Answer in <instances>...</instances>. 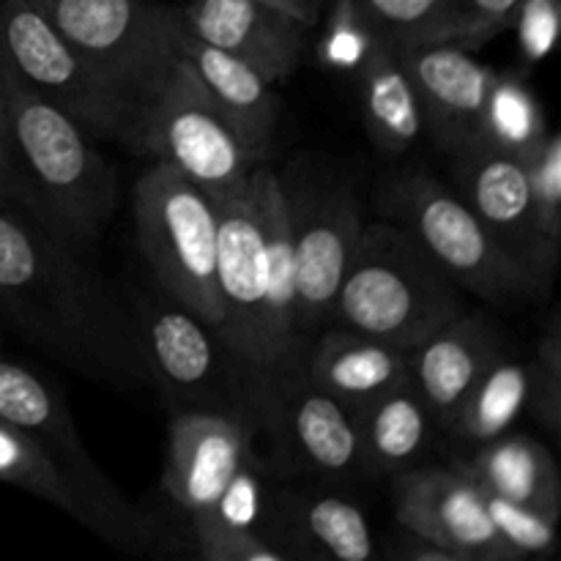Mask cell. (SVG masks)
I'll list each match as a JSON object with an SVG mask.
<instances>
[{"label": "cell", "instance_id": "1", "mask_svg": "<svg viewBox=\"0 0 561 561\" xmlns=\"http://www.w3.org/2000/svg\"><path fill=\"white\" fill-rule=\"evenodd\" d=\"M0 327L96 383H151L135 307L80 252L9 208H0Z\"/></svg>", "mask_w": 561, "mask_h": 561}, {"label": "cell", "instance_id": "2", "mask_svg": "<svg viewBox=\"0 0 561 561\" xmlns=\"http://www.w3.org/2000/svg\"><path fill=\"white\" fill-rule=\"evenodd\" d=\"M115 197V170L93 137L0 60V208L82 252L107 230Z\"/></svg>", "mask_w": 561, "mask_h": 561}, {"label": "cell", "instance_id": "3", "mask_svg": "<svg viewBox=\"0 0 561 561\" xmlns=\"http://www.w3.org/2000/svg\"><path fill=\"white\" fill-rule=\"evenodd\" d=\"M466 310L463 290L398 225L365 222L329 327L414 351Z\"/></svg>", "mask_w": 561, "mask_h": 561}, {"label": "cell", "instance_id": "4", "mask_svg": "<svg viewBox=\"0 0 561 561\" xmlns=\"http://www.w3.org/2000/svg\"><path fill=\"white\" fill-rule=\"evenodd\" d=\"M381 219L409 233L463 294L491 305H526L546 285L515 261L458 192L427 170H403L378 190Z\"/></svg>", "mask_w": 561, "mask_h": 561}, {"label": "cell", "instance_id": "5", "mask_svg": "<svg viewBox=\"0 0 561 561\" xmlns=\"http://www.w3.org/2000/svg\"><path fill=\"white\" fill-rule=\"evenodd\" d=\"M0 420L20 427L49 460L71 499V518L121 553H148L153 535L135 504L96 466L64 392L0 351Z\"/></svg>", "mask_w": 561, "mask_h": 561}, {"label": "cell", "instance_id": "6", "mask_svg": "<svg viewBox=\"0 0 561 561\" xmlns=\"http://www.w3.org/2000/svg\"><path fill=\"white\" fill-rule=\"evenodd\" d=\"M126 146L173 168L211 197L244 192L263 164L175 49L151 85L137 96Z\"/></svg>", "mask_w": 561, "mask_h": 561}, {"label": "cell", "instance_id": "7", "mask_svg": "<svg viewBox=\"0 0 561 561\" xmlns=\"http://www.w3.org/2000/svg\"><path fill=\"white\" fill-rule=\"evenodd\" d=\"M142 334L148 378L173 411L239 420L261 433L266 403L219 329L164 290L131 299Z\"/></svg>", "mask_w": 561, "mask_h": 561}, {"label": "cell", "instance_id": "8", "mask_svg": "<svg viewBox=\"0 0 561 561\" xmlns=\"http://www.w3.org/2000/svg\"><path fill=\"white\" fill-rule=\"evenodd\" d=\"M135 230L159 290L219 327L217 197L153 162L135 184Z\"/></svg>", "mask_w": 561, "mask_h": 561}, {"label": "cell", "instance_id": "9", "mask_svg": "<svg viewBox=\"0 0 561 561\" xmlns=\"http://www.w3.org/2000/svg\"><path fill=\"white\" fill-rule=\"evenodd\" d=\"M294 252L296 305L307 343L332 321L340 283L356 250L365 217L354 186L321 168L294 162L279 175Z\"/></svg>", "mask_w": 561, "mask_h": 561}, {"label": "cell", "instance_id": "10", "mask_svg": "<svg viewBox=\"0 0 561 561\" xmlns=\"http://www.w3.org/2000/svg\"><path fill=\"white\" fill-rule=\"evenodd\" d=\"M0 60L93 140L126 142L135 102L88 64L31 0H0Z\"/></svg>", "mask_w": 561, "mask_h": 561}, {"label": "cell", "instance_id": "11", "mask_svg": "<svg viewBox=\"0 0 561 561\" xmlns=\"http://www.w3.org/2000/svg\"><path fill=\"white\" fill-rule=\"evenodd\" d=\"M217 294L222 305L217 329L261 392L268 414L277 394V370L266 329L268 255L255 175L239 195L217 197Z\"/></svg>", "mask_w": 561, "mask_h": 561}, {"label": "cell", "instance_id": "12", "mask_svg": "<svg viewBox=\"0 0 561 561\" xmlns=\"http://www.w3.org/2000/svg\"><path fill=\"white\" fill-rule=\"evenodd\" d=\"M131 102L173 53L175 9L157 0H31Z\"/></svg>", "mask_w": 561, "mask_h": 561}, {"label": "cell", "instance_id": "13", "mask_svg": "<svg viewBox=\"0 0 561 561\" xmlns=\"http://www.w3.org/2000/svg\"><path fill=\"white\" fill-rule=\"evenodd\" d=\"M449 168L460 201L548 288L557 274L561 247L551 244L537 222L524 162L485 142L469 140L449 151Z\"/></svg>", "mask_w": 561, "mask_h": 561}, {"label": "cell", "instance_id": "14", "mask_svg": "<svg viewBox=\"0 0 561 561\" xmlns=\"http://www.w3.org/2000/svg\"><path fill=\"white\" fill-rule=\"evenodd\" d=\"M257 436H268L274 463L288 474L321 482L367 480L356 414L305 376L272 400Z\"/></svg>", "mask_w": 561, "mask_h": 561}, {"label": "cell", "instance_id": "15", "mask_svg": "<svg viewBox=\"0 0 561 561\" xmlns=\"http://www.w3.org/2000/svg\"><path fill=\"white\" fill-rule=\"evenodd\" d=\"M394 518L405 531L463 561H515L520 559L493 526L480 488L444 466H409L392 480Z\"/></svg>", "mask_w": 561, "mask_h": 561}, {"label": "cell", "instance_id": "16", "mask_svg": "<svg viewBox=\"0 0 561 561\" xmlns=\"http://www.w3.org/2000/svg\"><path fill=\"white\" fill-rule=\"evenodd\" d=\"M255 431L239 420L175 411L164 455V491L184 513L211 510L255 449Z\"/></svg>", "mask_w": 561, "mask_h": 561}, {"label": "cell", "instance_id": "17", "mask_svg": "<svg viewBox=\"0 0 561 561\" xmlns=\"http://www.w3.org/2000/svg\"><path fill=\"white\" fill-rule=\"evenodd\" d=\"M398 55L420 99L425 129L438 148L449 153L463 142L477 140L496 71L480 64L471 49L449 42L403 47Z\"/></svg>", "mask_w": 561, "mask_h": 561}, {"label": "cell", "instance_id": "18", "mask_svg": "<svg viewBox=\"0 0 561 561\" xmlns=\"http://www.w3.org/2000/svg\"><path fill=\"white\" fill-rule=\"evenodd\" d=\"M179 16L186 31L250 64L274 85L288 80L305 55L307 25L261 0H186Z\"/></svg>", "mask_w": 561, "mask_h": 561}, {"label": "cell", "instance_id": "19", "mask_svg": "<svg viewBox=\"0 0 561 561\" xmlns=\"http://www.w3.org/2000/svg\"><path fill=\"white\" fill-rule=\"evenodd\" d=\"M263 537L285 559L370 561L378 557L370 520L354 499L334 493H268Z\"/></svg>", "mask_w": 561, "mask_h": 561}, {"label": "cell", "instance_id": "20", "mask_svg": "<svg viewBox=\"0 0 561 561\" xmlns=\"http://www.w3.org/2000/svg\"><path fill=\"white\" fill-rule=\"evenodd\" d=\"M173 49L190 66L195 80L201 82L208 99L217 104L219 113L239 131L252 157L263 162L266 153L272 151L279 118V99L272 91L274 82L257 75L244 60L233 58L225 49L211 47L203 38H197L195 33L186 31L179 9H175L173 20Z\"/></svg>", "mask_w": 561, "mask_h": 561}, {"label": "cell", "instance_id": "21", "mask_svg": "<svg viewBox=\"0 0 561 561\" xmlns=\"http://www.w3.org/2000/svg\"><path fill=\"white\" fill-rule=\"evenodd\" d=\"M504 345L499 329L485 316L463 310L411 351L409 378L431 409L438 431H447L466 392Z\"/></svg>", "mask_w": 561, "mask_h": 561}, {"label": "cell", "instance_id": "22", "mask_svg": "<svg viewBox=\"0 0 561 561\" xmlns=\"http://www.w3.org/2000/svg\"><path fill=\"white\" fill-rule=\"evenodd\" d=\"M411 351L345 327H327L307 348L305 378L359 414L409 378Z\"/></svg>", "mask_w": 561, "mask_h": 561}, {"label": "cell", "instance_id": "23", "mask_svg": "<svg viewBox=\"0 0 561 561\" xmlns=\"http://www.w3.org/2000/svg\"><path fill=\"white\" fill-rule=\"evenodd\" d=\"M455 469L469 477L480 491L526 504L548 518H561V477L546 444L529 436H507L474 447L471 458Z\"/></svg>", "mask_w": 561, "mask_h": 561}, {"label": "cell", "instance_id": "24", "mask_svg": "<svg viewBox=\"0 0 561 561\" xmlns=\"http://www.w3.org/2000/svg\"><path fill=\"white\" fill-rule=\"evenodd\" d=\"M356 80L362 121L378 151L387 157L411 151L425 131V115L398 49L378 38L365 64L356 69Z\"/></svg>", "mask_w": 561, "mask_h": 561}, {"label": "cell", "instance_id": "25", "mask_svg": "<svg viewBox=\"0 0 561 561\" xmlns=\"http://www.w3.org/2000/svg\"><path fill=\"white\" fill-rule=\"evenodd\" d=\"M367 477H387L420 460L438 431L431 409L411 383L400 381L356 414Z\"/></svg>", "mask_w": 561, "mask_h": 561}, {"label": "cell", "instance_id": "26", "mask_svg": "<svg viewBox=\"0 0 561 561\" xmlns=\"http://www.w3.org/2000/svg\"><path fill=\"white\" fill-rule=\"evenodd\" d=\"M529 383L531 362L504 345L477 378L474 387L466 392L447 433L469 447H482L507 436L529 403Z\"/></svg>", "mask_w": 561, "mask_h": 561}, {"label": "cell", "instance_id": "27", "mask_svg": "<svg viewBox=\"0 0 561 561\" xmlns=\"http://www.w3.org/2000/svg\"><path fill=\"white\" fill-rule=\"evenodd\" d=\"M548 129L551 126L546 124V113L535 93L526 88V82L515 75L496 71L491 91H488L485 110H482L477 140L515 159H524Z\"/></svg>", "mask_w": 561, "mask_h": 561}, {"label": "cell", "instance_id": "28", "mask_svg": "<svg viewBox=\"0 0 561 561\" xmlns=\"http://www.w3.org/2000/svg\"><path fill=\"white\" fill-rule=\"evenodd\" d=\"M378 38L392 47L444 42L449 0H356Z\"/></svg>", "mask_w": 561, "mask_h": 561}, {"label": "cell", "instance_id": "29", "mask_svg": "<svg viewBox=\"0 0 561 561\" xmlns=\"http://www.w3.org/2000/svg\"><path fill=\"white\" fill-rule=\"evenodd\" d=\"M0 482L25 491L71 515V499L58 471L16 425L0 420Z\"/></svg>", "mask_w": 561, "mask_h": 561}, {"label": "cell", "instance_id": "30", "mask_svg": "<svg viewBox=\"0 0 561 561\" xmlns=\"http://www.w3.org/2000/svg\"><path fill=\"white\" fill-rule=\"evenodd\" d=\"M524 173L529 181L531 203H535L537 222L551 244L561 247V137L557 129H548L535 148L526 153Z\"/></svg>", "mask_w": 561, "mask_h": 561}, {"label": "cell", "instance_id": "31", "mask_svg": "<svg viewBox=\"0 0 561 561\" xmlns=\"http://www.w3.org/2000/svg\"><path fill=\"white\" fill-rule=\"evenodd\" d=\"M376 42V31L362 14L359 3L356 0H334L321 44H318V58L334 71H356L365 64Z\"/></svg>", "mask_w": 561, "mask_h": 561}, {"label": "cell", "instance_id": "32", "mask_svg": "<svg viewBox=\"0 0 561 561\" xmlns=\"http://www.w3.org/2000/svg\"><path fill=\"white\" fill-rule=\"evenodd\" d=\"M482 496H485L488 515H491L496 531L520 559L546 557V553L557 548L559 520L548 518V515L537 513V510L526 507V504L496 496V493L482 491Z\"/></svg>", "mask_w": 561, "mask_h": 561}, {"label": "cell", "instance_id": "33", "mask_svg": "<svg viewBox=\"0 0 561 561\" xmlns=\"http://www.w3.org/2000/svg\"><path fill=\"white\" fill-rule=\"evenodd\" d=\"M195 557L206 561H288L277 546L257 531H239L206 515H190Z\"/></svg>", "mask_w": 561, "mask_h": 561}, {"label": "cell", "instance_id": "34", "mask_svg": "<svg viewBox=\"0 0 561 561\" xmlns=\"http://www.w3.org/2000/svg\"><path fill=\"white\" fill-rule=\"evenodd\" d=\"M518 5L520 0H449L444 42L474 53L507 31Z\"/></svg>", "mask_w": 561, "mask_h": 561}, {"label": "cell", "instance_id": "35", "mask_svg": "<svg viewBox=\"0 0 561 561\" xmlns=\"http://www.w3.org/2000/svg\"><path fill=\"white\" fill-rule=\"evenodd\" d=\"M526 409L548 433H559L561 427V334L559 321L551 318L548 332L537 345V359L531 362L529 403Z\"/></svg>", "mask_w": 561, "mask_h": 561}, {"label": "cell", "instance_id": "36", "mask_svg": "<svg viewBox=\"0 0 561 561\" xmlns=\"http://www.w3.org/2000/svg\"><path fill=\"white\" fill-rule=\"evenodd\" d=\"M507 31H515L526 64H542L559 36V0H520Z\"/></svg>", "mask_w": 561, "mask_h": 561}, {"label": "cell", "instance_id": "37", "mask_svg": "<svg viewBox=\"0 0 561 561\" xmlns=\"http://www.w3.org/2000/svg\"><path fill=\"white\" fill-rule=\"evenodd\" d=\"M400 559L409 561H463L458 553L447 551V548L436 546V542L425 540V537H416L411 531H405V542L400 548Z\"/></svg>", "mask_w": 561, "mask_h": 561}, {"label": "cell", "instance_id": "38", "mask_svg": "<svg viewBox=\"0 0 561 561\" xmlns=\"http://www.w3.org/2000/svg\"><path fill=\"white\" fill-rule=\"evenodd\" d=\"M261 3H268L274 5V9L285 11L288 16H294V20H299L301 25L312 27L318 22V16H321V9L318 5H312L310 0H261Z\"/></svg>", "mask_w": 561, "mask_h": 561}, {"label": "cell", "instance_id": "39", "mask_svg": "<svg viewBox=\"0 0 561 561\" xmlns=\"http://www.w3.org/2000/svg\"><path fill=\"white\" fill-rule=\"evenodd\" d=\"M310 3H312V5H318V9H321V3H323V0H310Z\"/></svg>", "mask_w": 561, "mask_h": 561}, {"label": "cell", "instance_id": "40", "mask_svg": "<svg viewBox=\"0 0 561 561\" xmlns=\"http://www.w3.org/2000/svg\"><path fill=\"white\" fill-rule=\"evenodd\" d=\"M0 351H3V332H0Z\"/></svg>", "mask_w": 561, "mask_h": 561}]
</instances>
